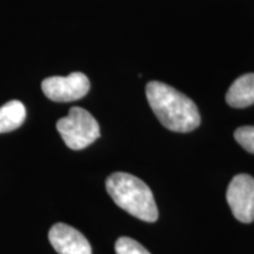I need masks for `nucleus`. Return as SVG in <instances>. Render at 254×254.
<instances>
[{"label":"nucleus","mask_w":254,"mask_h":254,"mask_svg":"<svg viewBox=\"0 0 254 254\" xmlns=\"http://www.w3.org/2000/svg\"><path fill=\"white\" fill-rule=\"evenodd\" d=\"M26 119V109L19 100H11L0 107V133L17 129Z\"/></svg>","instance_id":"obj_8"},{"label":"nucleus","mask_w":254,"mask_h":254,"mask_svg":"<svg viewBox=\"0 0 254 254\" xmlns=\"http://www.w3.org/2000/svg\"><path fill=\"white\" fill-rule=\"evenodd\" d=\"M44 94L57 103H69L85 97L90 91V80L84 73L73 72L67 77H50L41 82Z\"/></svg>","instance_id":"obj_4"},{"label":"nucleus","mask_w":254,"mask_h":254,"mask_svg":"<svg viewBox=\"0 0 254 254\" xmlns=\"http://www.w3.org/2000/svg\"><path fill=\"white\" fill-rule=\"evenodd\" d=\"M226 103L234 109H245L254 104V73L241 75L231 85Z\"/></svg>","instance_id":"obj_7"},{"label":"nucleus","mask_w":254,"mask_h":254,"mask_svg":"<svg viewBox=\"0 0 254 254\" xmlns=\"http://www.w3.org/2000/svg\"><path fill=\"white\" fill-rule=\"evenodd\" d=\"M114 249H116L117 254H151L138 241L128 237L119 238Z\"/></svg>","instance_id":"obj_9"},{"label":"nucleus","mask_w":254,"mask_h":254,"mask_svg":"<svg viewBox=\"0 0 254 254\" xmlns=\"http://www.w3.org/2000/svg\"><path fill=\"white\" fill-rule=\"evenodd\" d=\"M49 239L59 254H92V247L86 238L78 230L63 222L51 227Z\"/></svg>","instance_id":"obj_6"},{"label":"nucleus","mask_w":254,"mask_h":254,"mask_svg":"<svg viewBox=\"0 0 254 254\" xmlns=\"http://www.w3.org/2000/svg\"><path fill=\"white\" fill-rule=\"evenodd\" d=\"M234 138L247 152L254 154V126L239 127L234 132Z\"/></svg>","instance_id":"obj_10"},{"label":"nucleus","mask_w":254,"mask_h":254,"mask_svg":"<svg viewBox=\"0 0 254 254\" xmlns=\"http://www.w3.org/2000/svg\"><path fill=\"white\" fill-rule=\"evenodd\" d=\"M106 190L113 201L127 213L142 221L158 220V207L152 190L139 178L125 172H116L107 178Z\"/></svg>","instance_id":"obj_2"},{"label":"nucleus","mask_w":254,"mask_h":254,"mask_svg":"<svg viewBox=\"0 0 254 254\" xmlns=\"http://www.w3.org/2000/svg\"><path fill=\"white\" fill-rule=\"evenodd\" d=\"M226 199L234 218L244 224L254 221V178L238 174L227 187Z\"/></svg>","instance_id":"obj_5"},{"label":"nucleus","mask_w":254,"mask_h":254,"mask_svg":"<svg viewBox=\"0 0 254 254\" xmlns=\"http://www.w3.org/2000/svg\"><path fill=\"white\" fill-rule=\"evenodd\" d=\"M146 97L157 118L173 132L187 133L199 127L200 113L194 101L170 85L150 81Z\"/></svg>","instance_id":"obj_1"},{"label":"nucleus","mask_w":254,"mask_h":254,"mask_svg":"<svg viewBox=\"0 0 254 254\" xmlns=\"http://www.w3.org/2000/svg\"><path fill=\"white\" fill-rule=\"evenodd\" d=\"M57 129L66 146L74 151L84 150L100 136L99 124L81 107H72L65 118L58 120Z\"/></svg>","instance_id":"obj_3"}]
</instances>
